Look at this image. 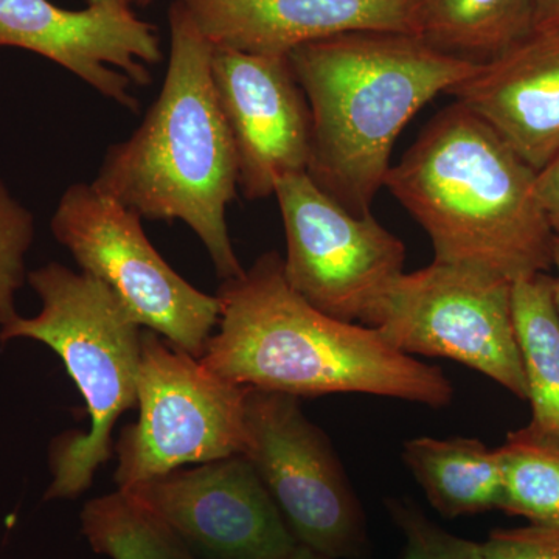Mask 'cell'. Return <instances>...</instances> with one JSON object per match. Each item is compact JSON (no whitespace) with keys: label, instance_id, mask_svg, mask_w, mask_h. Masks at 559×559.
Masks as SVG:
<instances>
[{"label":"cell","instance_id":"obj_16","mask_svg":"<svg viewBox=\"0 0 559 559\" xmlns=\"http://www.w3.org/2000/svg\"><path fill=\"white\" fill-rule=\"evenodd\" d=\"M403 459L441 516L454 520L499 510V451L489 450L480 440L418 437L404 443Z\"/></svg>","mask_w":559,"mask_h":559},{"label":"cell","instance_id":"obj_11","mask_svg":"<svg viewBox=\"0 0 559 559\" xmlns=\"http://www.w3.org/2000/svg\"><path fill=\"white\" fill-rule=\"evenodd\" d=\"M202 559H280L299 546L242 454L121 489Z\"/></svg>","mask_w":559,"mask_h":559},{"label":"cell","instance_id":"obj_13","mask_svg":"<svg viewBox=\"0 0 559 559\" xmlns=\"http://www.w3.org/2000/svg\"><path fill=\"white\" fill-rule=\"evenodd\" d=\"M212 75L242 193L250 201L274 197L278 180L307 173L310 160V106L289 57L213 47Z\"/></svg>","mask_w":559,"mask_h":559},{"label":"cell","instance_id":"obj_3","mask_svg":"<svg viewBox=\"0 0 559 559\" xmlns=\"http://www.w3.org/2000/svg\"><path fill=\"white\" fill-rule=\"evenodd\" d=\"M384 187L428 234L433 261L510 282L554 270L536 170L462 103L426 124Z\"/></svg>","mask_w":559,"mask_h":559},{"label":"cell","instance_id":"obj_10","mask_svg":"<svg viewBox=\"0 0 559 559\" xmlns=\"http://www.w3.org/2000/svg\"><path fill=\"white\" fill-rule=\"evenodd\" d=\"M286 235L290 288L331 318L366 325L404 274L406 246L373 215H356L307 175L280 179L274 193Z\"/></svg>","mask_w":559,"mask_h":559},{"label":"cell","instance_id":"obj_6","mask_svg":"<svg viewBox=\"0 0 559 559\" xmlns=\"http://www.w3.org/2000/svg\"><path fill=\"white\" fill-rule=\"evenodd\" d=\"M80 270L100 280L140 326L202 358L219 320V300L194 288L151 245L142 216L91 183L62 193L50 223Z\"/></svg>","mask_w":559,"mask_h":559},{"label":"cell","instance_id":"obj_7","mask_svg":"<svg viewBox=\"0 0 559 559\" xmlns=\"http://www.w3.org/2000/svg\"><path fill=\"white\" fill-rule=\"evenodd\" d=\"M201 359L171 347L154 331L142 334L135 425L116 443L119 489L186 465H202L246 450V395Z\"/></svg>","mask_w":559,"mask_h":559},{"label":"cell","instance_id":"obj_25","mask_svg":"<svg viewBox=\"0 0 559 559\" xmlns=\"http://www.w3.org/2000/svg\"><path fill=\"white\" fill-rule=\"evenodd\" d=\"M533 31L559 32V0H535Z\"/></svg>","mask_w":559,"mask_h":559},{"label":"cell","instance_id":"obj_4","mask_svg":"<svg viewBox=\"0 0 559 559\" xmlns=\"http://www.w3.org/2000/svg\"><path fill=\"white\" fill-rule=\"evenodd\" d=\"M164 86L130 139L109 146L92 186L151 221H182L223 280L245 274L227 227L240 186L237 150L216 97L213 46L178 0L168 10Z\"/></svg>","mask_w":559,"mask_h":559},{"label":"cell","instance_id":"obj_28","mask_svg":"<svg viewBox=\"0 0 559 559\" xmlns=\"http://www.w3.org/2000/svg\"><path fill=\"white\" fill-rule=\"evenodd\" d=\"M130 0H87V5H121L130 7Z\"/></svg>","mask_w":559,"mask_h":559},{"label":"cell","instance_id":"obj_19","mask_svg":"<svg viewBox=\"0 0 559 559\" xmlns=\"http://www.w3.org/2000/svg\"><path fill=\"white\" fill-rule=\"evenodd\" d=\"M81 528L95 554L109 559H200L165 522L128 492L92 499Z\"/></svg>","mask_w":559,"mask_h":559},{"label":"cell","instance_id":"obj_2","mask_svg":"<svg viewBox=\"0 0 559 559\" xmlns=\"http://www.w3.org/2000/svg\"><path fill=\"white\" fill-rule=\"evenodd\" d=\"M288 57L310 106L307 175L356 215H370L406 124L480 66L393 32L344 33Z\"/></svg>","mask_w":559,"mask_h":559},{"label":"cell","instance_id":"obj_20","mask_svg":"<svg viewBox=\"0 0 559 559\" xmlns=\"http://www.w3.org/2000/svg\"><path fill=\"white\" fill-rule=\"evenodd\" d=\"M502 465L499 510L532 525L559 527V447L530 430L511 432L498 448Z\"/></svg>","mask_w":559,"mask_h":559},{"label":"cell","instance_id":"obj_17","mask_svg":"<svg viewBox=\"0 0 559 559\" xmlns=\"http://www.w3.org/2000/svg\"><path fill=\"white\" fill-rule=\"evenodd\" d=\"M513 320L532 404L527 428L559 447V312L549 272L514 280Z\"/></svg>","mask_w":559,"mask_h":559},{"label":"cell","instance_id":"obj_18","mask_svg":"<svg viewBox=\"0 0 559 559\" xmlns=\"http://www.w3.org/2000/svg\"><path fill=\"white\" fill-rule=\"evenodd\" d=\"M535 0H419V33L437 49L477 62L533 32Z\"/></svg>","mask_w":559,"mask_h":559},{"label":"cell","instance_id":"obj_14","mask_svg":"<svg viewBox=\"0 0 559 559\" xmlns=\"http://www.w3.org/2000/svg\"><path fill=\"white\" fill-rule=\"evenodd\" d=\"M213 47L288 57L352 32L421 36L419 0H178Z\"/></svg>","mask_w":559,"mask_h":559},{"label":"cell","instance_id":"obj_8","mask_svg":"<svg viewBox=\"0 0 559 559\" xmlns=\"http://www.w3.org/2000/svg\"><path fill=\"white\" fill-rule=\"evenodd\" d=\"M511 288L498 275L432 261L404 272L366 325L406 355L455 360L527 401Z\"/></svg>","mask_w":559,"mask_h":559},{"label":"cell","instance_id":"obj_23","mask_svg":"<svg viewBox=\"0 0 559 559\" xmlns=\"http://www.w3.org/2000/svg\"><path fill=\"white\" fill-rule=\"evenodd\" d=\"M481 549L485 559H559V527L495 530Z\"/></svg>","mask_w":559,"mask_h":559},{"label":"cell","instance_id":"obj_12","mask_svg":"<svg viewBox=\"0 0 559 559\" xmlns=\"http://www.w3.org/2000/svg\"><path fill=\"white\" fill-rule=\"evenodd\" d=\"M0 47L47 58L131 112L140 108L132 84L150 86L148 66L164 60L157 28L121 5L73 11L50 0H0Z\"/></svg>","mask_w":559,"mask_h":559},{"label":"cell","instance_id":"obj_22","mask_svg":"<svg viewBox=\"0 0 559 559\" xmlns=\"http://www.w3.org/2000/svg\"><path fill=\"white\" fill-rule=\"evenodd\" d=\"M385 506L406 538L403 559H485L481 544L448 533L411 500L389 499Z\"/></svg>","mask_w":559,"mask_h":559},{"label":"cell","instance_id":"obj_5","mask_svg":"<svg viewBox=\"0 0 559 559\" xmlns=\"http://www.w3.org/2000/svg\"><path fill=\"white\" fill-rule=\"evenodd\" d=\"M39 314L17 316L0 329V342H43L64 362L90 415L86 432H70L51 444L53 480L46 499H75L112 455L117 419L138 403L142 326L116 294L86 272L51 263L28 272Z\"/></svg>","mask_w":559,"mask_h":559},{"label":"cell","instance_id":"obj_9","mask_svg":"<svg viewBox=\"0 0 559 559\" xmlns=\"http://www.w3.org/2000/svg\"><path fill=\"white\" fill-rule=\"evenodd\" d=\"M242 452L300 546L330 559L369 555L366 514L329 437L286 393L248 389Z\"/></svg>","mask_w":559,"mask_h":559},{"label":"cell","instance_id":"obj_21","mask_svg":"<svg viewBox=\"0 0 559 559\" xmlns=\"http://www.w3.org/2000/svg\"><path fill=\"white\" fill-rule=\"evenodd\" d=\"M35 240V218L0 180V329L17 318L16 294L28 278L25 255Z\"/></svg>","mask_w":559,"mask_h":559},{"label":"cell","instance_id":"obj_26","mask_svg":"<svg viewBox=\"0 0 559 559\" xmlns=\"http://www.w3.org/2000/svg\"><path fill=\"white\" fill-rule=\"evenodd\" d=\"M280 559H330L326 557H323V555L318 554V551L308 549V547L305 546H297L296 549L293 551H289L286 557L280 558Z\"/></svg>","mask_w":559,"mask_h":559},{"label":"cell","instance_id":"obj_24","mask_svg":"<svg viewBox=\"0 0 559 559\" xmlns=\"http://www.w3.org/2000/svg\"><path fill=\"white\" fill-rule=\"evenodd\" d=\"M538 200L555 238H559V151L536 171Z\"/></svg>","mask_w":559,"mask_h":559},{"label":"cell","instance_id":"obj_1","mask_svg":"<svg viewBox=\"0 0 559 559\" xmlns=\"http://www.w3.org/2000/svg\"><path fill=\"white\" fill-rule=\"evenodd\" d=\"M218 331L201 362L241 388L318 399L367 393L444 407L454 388L440 367L390 345L373 326L319 311L283 274L278 252H266L240 277L219 286Z\"/></svg>","mask_w":559,"mask_h":559},{"label":"cell","instance_id":"obj_15","mask_svg":"<svg viewBox=\"0 0 559 559\" xmlns=\"http://www.w3.org/2000/svg\"><path fill=\"white\" fill-rule=\"evenodd\" d=\"M448 94L539 171L559 151V32L533 31Z\"/></svg>","mask_w":559,"mask_h":559},{"label":"cell","instance_id":"obj_27","mask_svg":"<svg viewBox=\"0 0 559 559\" xmlns=\"http://www.w3.org/2000/svg\"><path fill=\"white\" fill-rule=\"evenodd\" d=\"M554 271L557 274L554 275L555 280V301H557L559 312V238H555L554 245Z\"/></svg>","mask_w":559,"mask_h":559}]
</instances>
